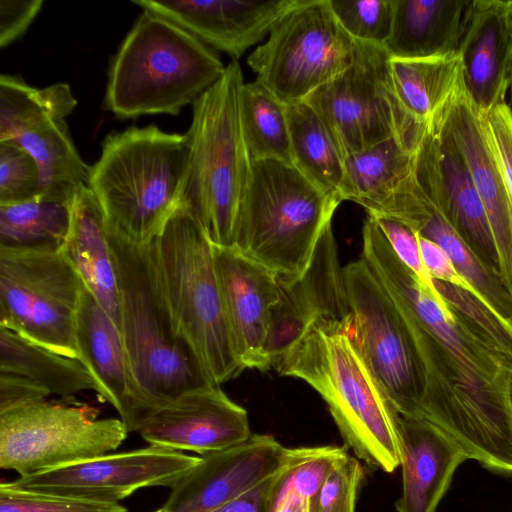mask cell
Masks as SVG:
<instances>
[{"label": "cell", "instance_id": "obj_40", "mask_svg": "<svg viewBox=\"0 0 512 512\" xmlns=\"http://www.w3.org/2000/svg\"><path fill=\"white\" fill-rule=\"evenodd\" d=\"M374 219L398 258L423 282L432 285L421 255L419 236L403 222L383 215H368Z\"/></svg>", "mask_w": 512, "mask_h": 512}, {"label": "cell", "instance_id": "obj_37", "mask_svg": "<svg viewBox=\"0 0 512 512\" xmlns=\"http://www.w3.org/2000/svg\"><path fill=\"white\" fill-rule=\"evenodd\" d=\"M40 196L39 172L32 156L15 141H0V205Z\"/></svg>", "mask_w": 512, "mask_h": 512}, {"label": "cell", "instance_id": "obj_22", "mask_svg": "<svg viewBox=\"0 0 512 512\" xmlns=\"http://www.w3.org/2000/svg\"><path fill=\"white\" fill-rule=\"evenodd\" d=\"M189 31L237 61L269 35L273 26L300 0H132Z\"/></svg>", "mask_w": 512, "mask_h": 512}, {"label": "cell", "instance_id": "obj_35", "mask_svg": "<svg viewBox=\"0 0 512 512\" xmlns=\"http://www.w3.org/2000/svg\"><path fill=\"white\" fill-rule=\"evenodd\" d=\"M347 453L345 446L336 445L290 448L278 494L287 489L295 491L308 500L310 512H313L326 478Z\"/></svg>", "mask_w": 512, "mask_h": 512}, {"label": "cell", "instance_id": "obj_27", "mask_svg": "<svg viewBox=\"0 0 512 512\" xmlns=\"http://www.w3.org/2000/svg\"><path fill=\"white\" fill-rule=\"evenodd\" d=\"M469 0H394L393 23L383 47L393 59L458 53Z\"/></svg>", "mask_w": 512, "mask_h": 512}, {"label": "cell", "instance_id": "obj_44", "mask_svg": "<svg viewBox=\"0 0 512 512\" xmlns=\"http://www.w3.org/2000/svg\"><path fill=\"white\" fill-rule=\"evenodd\" d=\"M50 393L32 380L0 372V412L47 400Z\"/></svg>", "mask_w": 512, "mask_h": 512}, {"label": "cell", "instance_id": "obj_45", "mask_svg": "<svg viewBox=\"0 0 512 512\" xmlns=\"http://www.w3.org/2000/svg\"><path fill=\"white\" fill-rule=\"evenodd\" d=\"M419 245L425 268L432 279L460 286L478 296L472 286L457 271L448 255L437 244L419 236Z\"/></svg>", "mask_w": 512, "mask_h": 512}, {"label": "cell", "instance_id": "obj_17", "mask_svg": "<svg viewBox=\"0 0 512 512\" xmlns=\"http://www.w3.org/2000/svg\"><path fill=\"white\" fill-rule=\"evenodd\" d=\"M290 448L252 434L233 447L201 456L164 504L168 512H212L286 466Z\"/></svg>", "mask_w": 512, "mask_h": 512}, {"label": "cell", "instance_id": "obj_11", "mask_svg": "<svg viewBox=\"0 0 512 512\" xmlns=\"http://www.w3.org/2000/svg\"><path fill=\"white\" fill-rule=\"evenodd\" d=\"M358 44L340 25L328 0H300L248 56L256 81L284 104L304 101L346 70Z\"/></svg>", "mask_w": 512, "mask_h": 512}, {"label": "cell", "instance_id": "obj_28", "mask_svg": "<svg viewBox=\"0 0 512 512\" xmlns=\"http://www.w3.org/2000/svg\"><path fill=\"white\" fill-rule=\"evenodd\" d=\"M397 98L418 124L432 122L463 87L459 54L423 58H390Z\"/></svg>", "mask_w": 512, "mask_h": 512}, {"label": "cell", "instance_id": "obj_13", "mask_svg": "<svg viewBox=\"0 0 512 512\" xmlns=\"http://www.w3.org/2000/svg\"><path fill=\"white\" fill-rule=\"evenodd\" d=\"M129 433L87 404L47 400L0 412V467L19 476L115 451Z\"/></svg>", "mask_w": 512, "mask_h": 512}, {"label": "cell", "instance_id": "obj_16", "mask_svg": "<svg viewBox=\"0 0 512 512\" xmlns=\"http://www.w3.org/2000/svg\"><path fill=\"white\" fill-rule=\"evenodd\" d=\"M278 281L280 297L271 310L264 347L270 367L315 323L352 320L332 224L322 233L304 273L293 279L278 276Z\"/></svg>", "mask_w": 512, "mask_h": 512}, {"label": "cell", "instance_id": "obj_31", "mask_svg": "<svg viewBox=\"0 0 512 512\" xmlns=\"http://www.w3.org/2000/svg\"><path fill=\"white\" fill-rule=\"evenodd\" d=\"M11 141L34 159L40 178V197L72 201L78 190L87 185L90 166L78 153L65 119L47 122Z\"/></svg>", "mask_w": 512, "mask_h": 512}, {"label": "cell", "instance_id": "obj_38", "mask_svg": "<svg viewBox=\"0 0 512 512\" xmlns=\"http://www.w3.org/2000/svg\"><path fill=\"white\" fill-rule=\"evenodd\" d=\"M0 512H128L119 503L100 502L23 490L0 483Z\"/></svg>", "mask_w": 512, "mask_h": 512}, {"label": "cell", "instance_id": "obj_7", "mask_svg": "<svg viewBox=\"0 0 512 512\" xmlns=\"http://www.w3.org/2000/svg\"><path fill=\"white\" fill-rule=\"evenodd\" d=\"M341 202L291 163L253 160L233 248L279 277L296 278Z\"/></svg>", "mask_w": 512, "mask_h": 512}, {"label": "cell", "instance_id": "obj_20", "mask_svg": "<svg viewBox=\"0 0 512 512\" xmlns=\"http://www.w3.org/2000/svg\"><path fill=\"white\" fill-rule=\"evenodd\" d=\"M440 117L468 166L496 243L503 282L512 297V204L487 133L485 116L463 85Z\"/></svg>", "mask_w": 512, "mask_h": 512}, {"label": "cell", "instance_id": "obj_1", "mask_svg": "<svg viewBox=\"0 0 512 512\" xmlns=\"http://www.w3.org/2000/svg\"><path fill=\"white\" fill-rule=\"evenodd\" d=\"M362 258L402 314L424 362L428 392L422 419L451 438L468 459L512 476L510 369L394 253L373 218L363 226Z\"/></svg>", "mask_w": 512, "mask_h": 512}, {"label": "cell", "instance_id": "obj_2", "mask_svg": "<svg viewBox=\"0 0 512 512\" xmlns=\"http://www.w3.org/2000/svg\"><path fill=\"white\" fill-rule=\"evenodd\" d=\"M347 323L320 321L272 368L299 378L326 402L345 447L369 467L400 466L398 413L362 359Z\"/></svg>", "mask_w": 512, "mask_h": 512}, {"label": "cell", "instance_id": "obj_42", "mask_svg": "<svg viewBox=\"0 0 512 512\" xmlns=\"http://www.w3.org/2000/svg\"><path fill=\"white\" fill-rule=\"evenodd\" d=\"M286 466L212 512H273Z\"/></svg>", "mask_w": 512, "mask_h": 512}, {"label": "cell", "instance_id": "obj_46", "mask_svg": "<svg viewBox=\"0 0 512 512\" xmlns=\"http://www.w3.org/2000/svg\"><path fill=\"white\" fill-rule=\"evenodd\" d=\"M273 512H310L306 498L291 489L278 494Z\"/></svg>", "mask_w": 512, "mask_h": 512}, {"label": "cell", "instance_id": "obj_10", "mask_svg": "<svg viewBox=\"0 0 512 512\" xmlns=\"http://www.w3.org/2000/svg\"><path fill=\"white\" fill-rule=\"evenodd\" d=\"M353 63L304 101L320 117L344 159L387 140L419 142L426 125L400 104L382 45L357 41Z\"/></svg>", "mask_w": 512, "mask_h": 512}, {"label": "cell", "instance_id": "obj_9", "mask_svg": "<svg viewBox=\"0 0 512 512\" xmlns=\"http://www.w3.org/2000/svg\"><path fill=\"white\" fill-rule=\"evenodd\" d=\"M84 287L60 249L0 247V326L77 359L75 325Z\"/></svg>", "mask_w": 512, "mask_h": 512}, {"label": "cell", "instance_id": "obj_26", "mask_svg": "<svg viewBox=\"0 0 512 512\" xmlns=\"http://www.w3.org/2000/svg\"><path fill=\"white\" fill-rule=\"evenodd\" d=\"M60 251L120 330L117 270L101 207L87 185L75 194Z\"/></svg>", "mask_w": 512, "mask_h": 512}, {"label": "cell", "instance_id": "obj_49", "mask_svg": "<svg viewBox=\"0 0 512 512\" xmlns=\"http://www.w3.org/2000/svg\"><path fill=\"white\" fill-rule=\"evenodd\" d=\"M154 512H168V511L164 507H161Z\"/></svg>", "mask_w": 512, "mask_h": 512}, {"label": "cell", "instance_id": "obj_39", "mask_svg": "<svg viewBox=\"0 0 512 512\" xmlns=\"http://www.w3.org/2000/svg\"><path fill=\"white\" fill-rule=\"evenodd\" d=\"M363 476L359 459L344 455L326 478L313 512H355Z\"/></svg>", "mask_w": 512, "mask_h": 512}, {"label": "cell", "instance_id": "obj_19", "mask_svg": "<svg viewBox=\"0 0 512 512\" xmlns=\"http://www.w3.org/2000/svg\"><path fill=\"white\" fill-rule=\"evenodd\" d=\"M215 271L236 356L244 369L271 368L264 347L280 297L278 276L235 248L213 245Z\"/></svg>", "mask_w": 512, "mask_h": 512}, {"label": "cell", "instance_id": "obj_14", "mask_svg": "<svg viewBox=\"0 0 512 512\" xmlns=\"http://www.w3.org/2000/svg\"><path fill=\"white\" fill-rule=\"evenodd\" d=\"M200 459L199 456L149 445L19 476L10 482L17 488L33 492L119 503L142 488H172Z\"/></svg>", "mask_w": 512, "mask_h": 512}, {"label": "cell", "instance_id": "obj_6", "mask_svg": "<svg viewBox=\"0 0 512 512\" xmlns=\"http://www.w3.org/2000/svg\"><path fill=\"white\" fill-rule=\"evenodd\" d=\"M238 61L192 105L187 176L180 204L196 218L214 246L233 248L253 160L240 118L244 84Z\"/></svg>", "mask_w": 512, "mask_h": 512}, {"label": "cell", "instance_id": "obj_8", "mask_svg": "<svg viewBox=\"0 0 512 512\" xmlns=\"http://www.w3.org/2000/svg\"><path fill=\"white\" fill-rule=\"evenodd\" d=\"M107 231L117 270L120 332L135 378L154 411L188 390L214 385L173 328L149 243L139 245Z\"/></svg>", "mask_w": 512, "mask_h": 512}, {"label": "cell", "instance_id": "obj_4", "mask_svg": "<svg viewBox=\"0 0 512 512\" xmlns=\"http://www.w3.org/2000/svg\"><path fill=\"white\" fill-rule=\"evenodd\" d=\"M225 69L210 46L143 9L110 63L105 108L120 119L177 115L214 86Z\"/></svg>", "mask_w": 512, "mask_h": 512}, {"label": "cell", "instance_id": "obj_3", "mask_svg": "<svg viewBox=\"0 0 512 512\" xmlns=\"http://www.w3.org/2000/svg\"><path fill=\"white\" fill-rule=\"evenodd\" d=\"M189 159L187 133L148 125L108 134L87 183L107 228L139 245L151 242L180 202Z\"/></svg>", "mask_w": 512, "mask_h": 512}, {"label": "cell", "instance_id": "obj_41", "mask_svg": "<svg viewBox=\"0 0 512 512\" xmlns=\"http://www.w3.org/2000/svg\"><path fill=\"white\" fill-rule=\"evenodd\" d=\"M484 116L487 133L512 204V109L504 102Z\"/></svg>", "mask_w": 512, "mask_h": 512}, {"label": "cell", "instance_id": "obj_15", "mask_svg": "<svg viewBox=\"0 0 512 512\" xmlns=\"http://www.w3.org/2000/svg\"><path fill=\"white\" fill-rule=\"evenodd\" d=\"M441 113L426 125L417 148L418 181L480 263L502 279L500 258L484 206L466 162L443 127Z\"/></svg>", "mask_w": 512, "mask_h": 512}, {"label": "cell", "instance_id": "obj_12", "mask_svg": "<svg viewBox=\"0 0 512 512\" xmlns=\"http://www.w3.org/2000/svg\"><path fill=\"white\" fill-rule=\"evenodd\" d=\"M343 275L362 359L396 412L422 419L427 372L402 314L362 257Z\"/></svg>", "mask_w": 512, "mask_h": 512}, {"label": "cell", "instance_id": "obj_32", "mask_svg": "<svg viewBox=\"0 0 512 512\" xmlns=\"http://www.w3.org/2000/svg\"><path fill=\"white\" fill-rule=\"evenodd\" d=\"M77 105L67 83L44 88L8 74L0 76V141L15 140L47 122L65 119Z\"/></svg>", "mask_w": 512, "mask_h": 512}, {"label": "cell", "instance_id": "obj_43", "mask_svg": "<svg viewBox=\"0 0 512 512\" xmlns=\"http://www.w3.org/2000/svg\"><path fill=\"white\" fill-rule=\"evenodd\" d=\"M42 5V0L0 1L1 48L15 41L26 31Z\"/></svg>", "mask_w": 512, "mask_h": 512}, {"label": "cell", "instance_id": "obj_18", "mask_svg": "<svg viewBox=\"0 0 512 512\" xmlns=\"http://www.w3.org/2000/svg\"><path fill=\"white\" fill-rule=\"evenodd\" d=\"M138 433L149 445L201 456L238 445L252 435L246 409L219 385L182 393L158 409Z\"/></svg>", "mask_w": 512, "mask_h": 512}, {"label": "cell", "instance_id": "obj_34", "mask_svg": "<svg viewBox=\"0 0 512 512\" xmlns=\"http://www.w3.org/2000/svg\"><path fill=\"white\" fill-rule=\"evenodd\" d=\"M72 201L43 197L0 205V247L60 249L67 235Z\"/></svg>", "mask_w": 512, "mask_h": 512}, {"label": "cell", "instance_id": "obj_24", "mask_svg": "<svg viewBox=\"0 0 512 512\" xmlns=\"http://www.w3.org/2000/svg\"><path fill=\"white\" fill-rule=\"evenodd\" d=\"M458 54L464 88L483 113L506 102L512 86V40L502 0H472Z\"/></svg>", "mask_w": 512, "mask_h": 512}, {"label": "cell", "instance_id": "obj_47", "mask_svg": "<svg viewBox=\"0 0 512 512\" xmlns=\"http://www.w3.org/2000/svg\"><path fill=\"white\" fill-rule=\"evenodd\" d=\"M502 2L506 29L509 34V37L512 40V0Z\"/></svg>", "mask_w": 512, "mask_h": 512}, {"label": "cell", "instance_id": "obj_25", "mask_svg": "<svg viewBox=\"0 0 512 512\" xmlns=\"http://www.w3.org/2000/svg\"><path fill=\"white\" fill-rule=\"evenodd\" d=\"M402 493L397 512H435L466 454L444 432L418 418L397 419Z\"/></svg>", "mask_w": 512, "mask_h": 512}, {"label": "cell", "instance_id": "obj_48", "mask_svg": "<svg viewBox=\"0 0 512 512\" xmlns=\"http://www.w3.org/2000/svg\"><path fill=\"white\" fill-rule=\"evenodd\" d=\"M506 399L512 418V370L510 371L506 381Z\"/></svg>", "mask_w": 512, "mask_h": 512}, {"label": "cell", "instance_id": "obj_36", "mask_svg": "<svg viewBox=\"0 0 512 512\" xmlns=\"http://www.w3.org/2000/svg\"><path fill=\"white\" fill-rule=\"evenodd\" d=\"M342 28L356 41L384 45L390 36L394 0H328Z\"/></svg>", "mask_w": 512, "mask_h": 512}, {"label": "cell", "instance_id": "obj_5", "mask_svg": "<svg viewBox=\"0 0 512 512\" xmlns=\"http://www.w3.org/2000/svg\"><path fill=\"white\" fill-rule=\"evenodd\" d=\"M156 281L176 334L212 384L237 377L240 364L230 336L215 271L213 245L202 226L178 204L149 242Z\"/></svg>", "mask_w": 512, "mask_h": 512}, {"label": "cell", "instance_id": "obj_29", "mask_svg": "<svg viewBox=\"0 0 512 512\" xmlns=\"http://www.w3.org/2000/svg\"><path fill=\"white\" fill-rule=\"evenodd\" d=\"M0 372L26 377L50 394L71 397L101 389L89 369L77 358L59 354L0 326Z\"/></svg>", "mask_w": 512, "mask_h": 512}, {"label": "cell", "instance_id": "obj_30", "mask_svg": "<svg viewBox=\"0 0 512 512\" xmlns=\"http://www.w3.org/2000/svg\"><path fill=\"white\" fill-rule=\"evenodd\" d=\"M292 164L324 192L346 200L345 159L316 112L305 102L286 104Z\"/></svg>", "mask_w": 512, "mask_h": 512}, {"label": "cell", "instance_id": "obj_21", "mask_svg": "<svg viewBox=\"0 0 512 512\" xmlns=\"http://www.w3.org/2000/svg\"><path fill=\"white\" fill-rule=\"evenodd\" d=\"M75 341L78 359L100 386L99 396L116 409L129 432H138L155 411L135 378L119 328L86 286Z\"/></svg>", "mask_w": 512, "mask_h": 512}, {"label": "cell", "instance_id": "obj_23", "mask_svg": "<svg viewBox=\"0 0 512 512\" xmlns=\"http://www.w3.org/2000/svg\"><path fill=\"white\" fill-rule=\"evenodd\" d=\"M420 141L393 138L346 158V200L401 222L428 205L417 177Z\"/></svg>", "mask_w": 512, "mask_h": 512}, {"label": "cell", "instance_id": "obj_33", "mask_svg": "<svg viewBox=\"0 0 512 512\" xmlns=\"http://www.w3.org/2000/svg\"><path fill=\"white\" fill-rule=\"evenodd\" d=\"M240 118L252 160L292 164L286 104L256 80L241 88Z\"/></svg>", "mask_w": 512, "mask_h": 512}]
</instances>
